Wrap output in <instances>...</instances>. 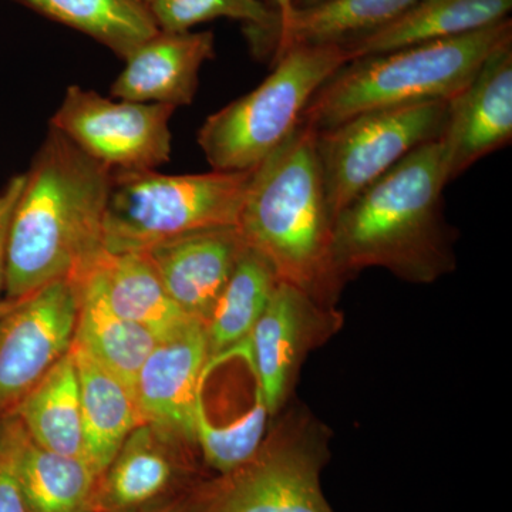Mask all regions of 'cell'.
<instances>
[{
	"instance_id": "obj_1",
	"label": "cell",
	"mask_w": 512,
	"mask_h": 512,
	"mask_svg": "<svg viewBox=\"0 0 512 512\" xmlns=\"http://www.w3.org/2000/svg\"><path fill=\"white\" fill-rule=\"evenodd\" d=\"M110 174L49 127L26 171L10 225L3 301H19L59 279L77 281L106 251L103 220Z\"/></svg>"
},
{
	"instance_id": "obj_2",
	"label": "cell",
	"mask_w": 512,
	"mask_h": 512,
	"mask_svg": "<svg viewBox=\"0 0 512 512\" xmlns=\"http://www.w3.org/2000/svg\"><path fill=\"white\" fill-rule=\"evenodd\" d=\"M448 184L440 140L412 151L357 195L333 222L340 274L349 282L366 268L429 285L456 269L443 214Z\"/></svg>"
},
{
	"instance_id": "obj_3",
	"label": "cell",
	"mask_w": 512,
	"mask_h": 512,
	"mask_svg": "<svg viewBox=\"0 0 512 512\" xmlns=\"http://www.w3.org/2000/svg\"><path fill=\"white\" fill-rule=\"evenodd\" d=\"M333 215L323 184L316 130L308 124L249 178L238 229L248 247L265 256L279 281L320 305L336 306L343 286L333 244Z\"/></svg>"
},
{
	"instance_id": "obj_4",
	"label": "cell",
	"mask_w": 512,
	"mask_h": 512,
	"mask_svg": "<svg viewBox=\"0 0 512 512\" xmlns=\"http://www.w3.org/2000/svg\"><path fill=\"white\" fill-rule=\"evenodd\" d=\"M510 39L508 18L468 35L350 60L313 94L302 121L323 131L366 111L451 100L473 80L485 59Z\"/></svg>"
},
{
	"instance_id": "obj_5",
	"label": "cell",
	"mask_w": 512,
	"mask_h": 512,
	"mask_svg": "<svg viewBox=\"0 0 512 512\" xmlns=\"http://www.w3.org/2000/svg\"><path fill=\"white\" fill-rule=\"evenodd\" d=\"M251 173L111 171L104 208V249L110 254L146 252L195 232L238 227Z\"/></svg>"
},
{
	"instance_id": "obj_6",
	"label": "cell",
	"mask_w": 512,
	"mask_h": 512,
	"mask_svg": "<svg viewBox=\"0 0 512 512\" xmlns=\"http://www.w3.org/2000/svg\"><path fill=\"white\" fill-rule=\"evenodd\" d=\"M350 60L340 45L292 46L275 57L264 82L211 114L198 131L212 170H254L301 126L313 94Z\"/></svg>"
},
{
	"instance_id": "obj_7",
	"label": "cell",
	"mask_w": 512,
	"mask_h": 512,
	"mask_svg": "<svg viewBox=\"0 0 512 512\" xmlns=\"http://www.w3.org/2000/svg\"><path fill=\"white\" fill-rule=\"evenodd\" d=\"M254 456L198 485V512H333L320 485L332 431L302 404L282 410Z\"/></svg>"
},
{
	"instance_id": "obj_8",
	"label": "cell",
	"mask_w": 512,
	"mask_h": 512,
	"mask_svg": "<svg viewBox=\"0 0 512 512\" xmlns=\"http://www.w3.org/2000/svg\"><path fill=\"white\" fill-rule=\"evenodd\" d=\"M448 101L366 111L316 131V153L333 220L412 151L440 140Z\"/></svg>"
},
{
	"instance_id": "obj_9",
	"label": "cell",
	"mask_w": 512,
	"mask_h": 512,
	"mask_svg": "<svg viewBox=\"0 0 512 512\" xmlns=\"http://www.w3.org/2000/svg\"><path fill=\"white\" fill-rule=\"evenodd\" d=\"M175 110L70 86L50 127L111 171L157 170L170 161Z\"/></svg>"
},
{
	"instance_id": "obj_10",
	"label": "cell",
	"mask_w": 512,
	"mask_h": 512,
	"mask_svg": "<svg viewBox=\"0 0 512 512\" xmlns=\"http://www.w3.org/2000/svg\"><path fill=\"white\" fill-rule=\"evenodd\" d=\"M343 323L345 316L336 306L320 305L301 289L279 281L251 335L231 350L247 353L256 389L271 417L288 406L309 353L326 345Z\"/></svg>"
},
{
	"instance_id": "obj_11",
	"label": "cell",
	"mask_w": 512,
	"mask_h": 512,
	"mask_svg": "<svg viewBox=\"0 0 512 512\" xmlns=\"http://www.w3.org/2000/svg\"><path fill=\"white\" fill-rule=\"evenodd\" d=\"M79 308V285L72 279L0 302V413L9 412L70 352Z\"/></svg>"
},
{
	"instance_id": "obj_12",
	"label": "cell",
	"mask_w": 512,
	"mask_h": 512,
	"mask_svg": "<svg viewBox=\"0 0 512 512\" xmlns=\"http://www.w3.org/2000/svg\"><path fill=\"white\" fill-rule=\"evenodd\" d=\"M512 140V39L485 59L476 76L448 100L440 137L448 184Z\"/></svg>"
},
{
	"instance_id": "obj_13",
	"label": "cell",
	"mask_w": 512,
	"mask_h": 512,
	"mask_svg": "<svg viewBox=\"0 0 512 512\" xmlns=\"http://www.w3.org/2000/svg\"><path fill=\"white\" fill-rule=\"evenodd\" d=\"M210 363L205 328L197 320L171 338L158 340L134 384L144 421L197 447L195 416Z\"/></svg>"
},
{
	"instance_id": "obj_14",
	"label": "cell",
	"mask_w": 512,
	"mask_h": 512,
	"mask_svg": "<svg viewBox=\"0 0 512 512\" xmlns=\"http://www.w3.org/2000/svg\"><path fill=\"white\" fill-rule=\"evenodd\" d=\"M188 448L153 424H140L100 474L96 512H140L200 483L192 481Z\"/></svg>"
},
{
	"instance_id": "obj_15",
	"label": "cell",
	"mask_w": 512,
	"mask_h": 512,
	"mask_svg": "<svg viewBox=\"0 0 512 512\" xmlns=\"http://www.w3.org/2000/svg\"><path fill=\"white\" fill-rule=\"evenodd\" d=\"M245 248L238 227H228L171 239L144 254L175 305L205 325Z\"/></svg>"
},
{
	"instance_id": "obj_16",
	"label": "cell",
	"mask_w": 512,
	"mask_h": 512,
	"mask_svg": "<svg viewBox=\"0 0 512 512\" xmlns=\"http://www.w3.org/2000/svg\"><path fill=\"white\" fill-rule=\"evenodd\" d=\"M215 55L212 32H161L127 57L111 86L113 99L156 103L175 109L197 94L202 64Z\"/></svg>"
},
{
	"instance_id": "obj_17",
	"label": "cell",
	"mask_w": 512,
	"mask_h": 512,
	"mask_svg": "<svg viewBox=\"0 0 512 512\" xmlns=\"http://www.w3.org/2000/svg\"><path fill=\"white\" fill-rule=\"evenodd\" d=\"M74 282L90 286L116 315L143 326L158 340L171 338L192 322L165 291L144 252L104 251Z\"/></svg>"
},
{
	"instance_id": "obj_18",
	"label": "cell",
	"mask_w": 512,
	"mask_h": 512,
	"mask_svg": "<svg viewBox=\"0 0 512 512\" xmlns=\"http://www.w3.org/2000/svg\"><path fill=\"white\" fill-rule=\"evenodd\" d=\"M512 0H417L399 18L340 45L350 57L379 55L490 28L510 18Z\"/></svg>"
},
{
	"instance_id": "obj_19",
	"label": "cell",
	"mask_w": 512,
	"mask_h": 512,
	"mask_svg": "<svg viewBox=\"0 0 512 512\" xmlns=\"http://www.w3.org/2000/svg\"><path fill=\"white\" fill-rule=\"evenodd\" d=\"M70 353L79 379L86 460L100 477L128 434L146 421L126 384L79 346L72 345Z\"/></svg>"
},
{
	"instance_id": "obj_20",
	"label": "cell",
	"mask_w": 512,
	"mask_h": 512,
	"mask_svg": "<svg viewBox=\"0 0 512 512\" xmlns=\"http://www.w3.org/2000/svg\"><path fill=\"white\" fill-rule=\"evenodd\" d=\"M9 412L40 446L86 460L79 379L72 353L62 357Z\"/></svg>"
},
{
	"instance_id": "obj_21",
	"label": "cell",
	"mask_w": 512,
	"mask_h": 512,
	"mask_svg": "<svg viewBox=\"0 0 512 512\" xmlns=\"http://www.w3.org/2000/svg\"><path fill=\"white\" fill-rule=\"evenodd\" d=\"M16 470L33 512H96L99 476L83 458L37 444L20 423Z\"/></svg>"
},
{
	"instance_id": "obj_22",
	"label": "cell",
	"mask_w": 512,
	"mask_h": 512,
	"mask_svg": "<svg viewBox=\"0 0 512 512\" xmlns=\"http://www.w3.org/2000/svg\"><path fill=\"white\" fill-rule=\"evenodd\" d=\"M417 0H325L312 8L293 10L276 30L275 57L292 46L345 45L399 18Z\"/></svg>"
},
{
	"instance_id": "obj_23",
	"label": "cell",
	"mask_w": 512,
	"mask_h": 512,
	"mask_svg": "<svg viewBox=\"0 0 512 512\" xmlns=\"http://www.w3.org/2000/svg\"><path fill=\"white\" fill-rule=\"evenodd\" d=\"M278 284L265 256L247 245L204 325L211 363L248 339Z\"/></svg>"
},
{
	"instance_id": "obj_24",
	"label": "cell",
	"mask_w": 512,
	"mask_h": 512,
	"mask_svg": "<svg viewBox=\"0 0 512 512\" xmlns=\"http://www.w3.org/2000/svg\"><path fill=\"white\" fill-rule=\"evenodd\" d=\"M77 285L80 308L73 345L82 348L134 393L138 372L158 339L143 326L116 315L90 286Z\"/></svg>"
},
{
	"instance_id": "obj_25",
	"label": "cell",
	"mask_w": 512,
	"mask_h": 512,
	"mask_svg": "<svg viewBox=\"0 0 512 512\" xmlns=\"http://www.w3.org/2000/svg\"><path fill=\"white\" fill-rule=\"evenodd\" d=\"M39 15L92 37L126 60L158 32L146 6L136 0H13Z\"/></svg>"
},
{
	"instance_id": "obj_26",
	"label": "cell",
	"mask_w": 512,
	"mask_h": 512,
	"mask_svg": "<svg viewBox=\"0 0 512 512\" xmlns=\"http://www.w3.org/2000/svg\"><path fill=\"white\" fill-rule=\"evenodd\" d=\"M148 12L161 32H188L218 18L238 20L258 52H271L278 28V16L264 0H154Z\"/></svg>"
},
{
	"instance_id": "obj_27",
	"label": "cell",
	"mask_w": 512,
	"mask_h": 512,
	"mask_svg": "<svg viewBox=\"0 0 512 512\" xmlns=\"http://www.w3.org/2000/svg\"><path fill=\"white\" fill-rule=\"evenodd\" d=\"M269 419L271 414L256 387L251 409L225 426L212 423L201 397L195 416V444L200 448L205 464L222 476L247 463L265 439Z\"/></svg>"
},
{
	"instance_id": "obj_28",
	"label": "cell",
	"mask_w": 512,
	"mask_h": 512,
	"mask_svg": "<svg viewBox=\"0 0 512 512\" xmlns=\"http://www.w3.org/2000/svg\"><path fill=\"white\" fill-rule=\"evenodd\" d=\"M19 430L15 414H0V512H33L16 470Z\"/></svg>"
},
{
	"instance_id": "obj_29",
	"label": "cell",
	"mask_w": 512,
	"mask_h": 512,
	"mask_svg": "<svg viewBox=\"0 0 512 512\" xmlns=\"http://www.w3.org/2000/svg\"><path fill=\"white\" fill-rule=\"evenodd\" d=\"M26 173L10 178L0 190V302L5 292L6 265H8V248L10 225L18 205L20 195L25 188Z\"/></svg>"
},
{
	"instance_id": "obj_30",
	"label": "cell",
	"mask_w": 512,
	"mask_h": 512,
	"mask_svg": "<svg viewBox=\"0 0 512 512\" xmlns=\"http://www.w3.org/2000/svg\"><path fill=\"white\" fill-rule=\"evenodd\" d=\"M200 483L192 485L188 490L168 498L163 503H158L140 512H198V505H200L198 485Z\"/></svg>"
},
{
	"instance_id": "obj_31",
	"label": "cell",
	"mask_w": 512,
	"mask_h": 512,
	"mask_svg": "<svg viewBox=\"0 0 512 512\" xmlns=\"http://www.w3.org/2000/svg\"><path fill=\"white\" fill-rule=\"evenodd\" d=\"M266 5H268L271 10H274L275 15L278 16V28H276V30L284 26L286 20L291 18L293 12L292 0H266Z\"/></svg>"
},
{
	"instance_id": "obj_32",
	"label": "cell",
	"mask_w": 512,
	"mask_h": 512,
	"mask_svg": "<svg viewBox=\"0 0 512 512\" xmlns=\"http://www.w3.org/2000/svg\"><path fill=\"white\" fill-rule=\"evenodd\" d=\"M322 2L325 0H292V8L293 10L308 9Z\"/></svg>"
},
{
	"instance_id": "obj_33",
	"label": "cell",
	"mask_w": 512,
	"mask_h": 512,
	"mask_svg": "<svg viewBox=\"0 0 512 512\" xmlns=\"http://www.w3.org/2000/svg\"><path fill=\"white\" fill-rule=\"evenodd\" d=\"M136 2L140 3V5L146 6L148 9V6L151 5V3L154 2V0H136Z\"/></svg>"
},
{
	"instance_id": "obj_34",
	"label": "cell",
	"mask_w": 512,
	"mask_h": 512,
	"mask_svg": "<svg viewBox=\"0 0 512 512\" xmlns=\"http://www.w3.org/2000/svg\"><path fill=\"white\" fill-rule=\"evenodd\" d=\"M0 414H2V413H0Z\"/></svg>"
}]
</instances>
